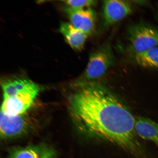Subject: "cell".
Listing matches in <instances>:
<instances>
[{"instance_id": "obj_1", "label": "cell", "mask_w": 158, "mask_h": 158, "mask_svg": "<svg viewBox=\"0 0 158 158\" xmlns=\"http://www.w3.org/2000/svg\"><path fill=\"white\" fill-rule=\"evenodd\" d=\"M77 85L69 106L79 128L90 137L116 144L135 154L141 153L135 118L123 104L94 81H81Z\"/></svg>"}, {"instance_id": "obj_2", "label": "cell", "mask_w": 158, "mask_h": 158, "mask_svg": "<svg viewBox=\"0 0 158 158\" xmlns=\"http://www.w3.org/2000/svg\"><path fill=\"white\" fill-rule=\"evenodd\" d=\"M1 86L3 102L1 112L11 116L24 114L33 105L40 90L38 84L21 77L3 79Z\"/></svg>"}, {"instance_id": "obj_3", "label": "cell", "mask_w": 158, "mask_h": 158, "mask_svg": "<svg viewBox=\"0 0 158 158\" xmlns=\"http://www.w3.org/2000/svg\"><path fill=\"white\" fill-rule=\"evenodd\" d=\"M115 59L111 46L105 43L91 53L83 77L84 81L99 78L113 66Z\"/></svg>"}, {"instance_id": "obj_4", "label": "cell", "mask_w": 158, "mask_h": 158, "mask_svg": "<svg viewBox=\"0 0 158 158\" xmlns=\"http://www.w3.org/2000/svg\"><path fill=\"white\" fill-rule=\"evenodd\" d=\"M129 48L134 55L158 46V29L139 23L132 25L127 31Z\"/></svg>"}, {"instance_id": "obj_5", "label": "cell", "mask_w": 158, "mask_h": 158, "mask_svg": "<svg viewBox=\"0 0 158 158\" xmlns=\"http://www.w3.org/2000/svg\"><path fill=\"white\" fill-rule=\"evenodd\" d=\"M133 8L127 1L107 0L102 3V26L107 28L131 14Z\"/></svg>"}, {"instance_id": "obj_6", "label": "cell", "mask_w": 158, "mask_h": 158, "mask_svg": "<svg viewBox=\"0 0 158 158\" xmlns=\"http://www.w3.org/2000/svg\"><path fill=\"white\" fill-rule=\"evenodd\" d=\"M71 22L76 28L89 36L95 30L96 15L92 8L76 9L67 6L63 8Z\"/></svg>"}, {"instance_id": "obj_7", "label": "cell", "mask_w": 158, "mask_h": 158, "mask_svg": "<svg viewBox=\"0 0 158 158\" xmlns=\"http://www.w3.org/2000/svg\"><path fill=\"white\" fill-rule=\"evenodd\" d=\"M24 114L11 116L1 112L0 131L2 138L11 139L23 135L28 131L31 123Z\"/></svg>"}, {"instance_id": "obj_8", "label": "cell", "mask_w": 158, "mask_h": 158, "mask_svg": "<svg viewBox=\"0 0 158 158\" xmlns=\"http://www.w3.org/2000/svg\"><path fill=\"white\" fill-rule=\"evenodd\" d=\"M55 150L44 145L16 147L9 150L7 158H56Z\"/></svg>"}, {"instance_id": "obj_9", "label": "cell", "mask_w": 158, "mask_h": 158, "mask_svg": "<svg viewBox=\"0 0 158 158\" xmlns=\"http://www.w3.org/2000/svg\"><path fill=\"white\" fill-rule=\"evenodd\" d=\"M59 30L67 43L74 50L80 51L83 49L88 37L87 35L68 22L61 23Z\"/></svg>"}, {"instance_id": "obj_10", "label": "cell", "mask_w": 158, "mask_h": 158, "mask_svg": "<svg viewBox=\"0 0 158 158\" xmlns=\"http://www.w3.org/2000/svg\"><path fill=\"white\" fill-rule=\"evenodd\" d=\"M135 129L139 137L152 142L158 146V123L149 118H135Z\"/></svg>"}, {"instance_id": "obj_11", "label": "cell", "mask_w": 158, "mask_h": 158, "mask_svg": "<svg viewBox=\"0 0 158 158\" xmlns=\"http://www.w3.org/2000/svg\"><path fill=\"white\" fill-rule=\"evenodd\" d=\"M134 56V60L138 66L146 69H158V46Z\"/></svg>"}, {"instance_id": "obj_12", "label": "cell", "mask_w": 158, "mask_h": 158, "mask_svg": "<svg viewBox=\"0 0 158 158\" xmlns=\"http://www.w3.org/2000/svg\"><path fill=\"white\" fill-rule=\"evenodd\" d=\"M67 6L76 9H85L91 8L95 5L96 1L95 0H69L62 1Z\"/></svg>"}, {"instance_id": "obj_13", "label": "cell", "mask_w": 158, "mask_h": 158, "mask_svg": "<svg viewBox=\"0 0 158 158\" xmlns=\"http://www.w3.org/2000/svg\"><path fill=\"white\" fill-rule=\"evenodd\" d=\"M157 15H158V14H157Z\"/></svg>"}]
</instances>
